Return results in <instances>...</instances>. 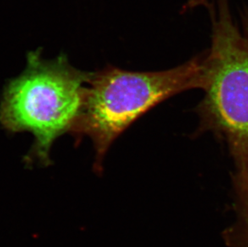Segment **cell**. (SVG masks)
<instances>
[{
    "mask_svg": "<svg viewBox=\"0 0 248 247\" xmlns=\"http://www.w3.org/2000/svg\"><path fill=\"white\" fill-rule=\"evenodd\" d=\"M30 51L19 77L10 79L0 101V123L11 133L30 132L35 142L26 156L50 166V150L57 138L70 133L80 117L91 73L68 63L65 54L54 60Z\"/></svg>",
    "mask_w": 248,
    "mask_h": 247,
    "instance_id": "cell-3",
    "label": "cell"
},
{
    "mask_svg": "<svg viewBox=\"0 0 248 247\" xmlns=\"http://www.w3.org/2000/svg\"><path fill=\"white\" fill-rule=\"evenodd\" d=\"M203 53L175 68L131 72L108 66L91 73L80 117L71 133L88 136L93 143V169L102 173L103 160L112 142L132 124L164 100L190 89H202Z\"/></svg>",
    "mask_w": 248,
    "mask_h": 247,
    "instance_id": "cell-2",
    "label": "cell"
},
{
    "mask_svg": "<svg viewBox=\"0 0 248 247\" xmlns=\"http://www.w3.org/2000/svg\"><path fill=\"white\" fill-rule=\"evenodd\" d=\"M211 47L203 53V96L195 108L197 133L224 143L236 171L248 172V8L239 21L228 0L208 2Z\"/></svg>",
    "mask_w": 248,
    "mask_h": 247,
    "instance_id": "cell-1",
    "label": "cell"
},
{
    "mask_svg": "<svg viewBox=\"0 0 248 247\" xmlns=\"http://www.w3.org/2000/svg\"><path fill=\"white\" fill-rule=\"evenodd\" d=\"M236 220L224 232V239L232 247H248V194L235 206Z\"/></svg>",
    "mask_w": 248,
    "mask_h": 247,
    "instance_id": "cell-4",
    "label": "cell"
}]
</instances>
